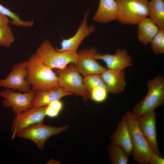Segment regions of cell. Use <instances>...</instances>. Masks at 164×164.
<instances>
[{
	"instance_id": "obj_8",
	"label": "cell",
	"mask_w": 164,
	"mask_h": 164,
	"mask_svg": "<svg viewBox=\"0 0 164 164\" xmlns=\"http://www.w3.org/2000/svg\"><path fill=\"white\" fill-rule=\"evenodd\" d=\"M27 63L26 60L14 65L6 78L0 79V87L24 93L32 91L31 86L27 80Z\"/></svg>"
},
{
	"instance_id": "obj_2",
	"label": "cell",
	"mask_w": 164,
	"mask_h": 164,
	"mask_svg": "<svg viewBox=\"0 0 164 164\" xmlns=\"http://www.w3.org/2000/svg\"><path fill=\"white\" fill-rule=\"evenodd\" d=\"M147 94L141 101L135 104L132 112L138 119L142 115L162 105L164 103V78L158 75L149 80L147 83Z\"/></svg>"
},
{
	"instance_id": "obj_9",
	"label": "cell",
	"mask_w": 164,
	"mask_h": 164,
	"mask_svg": "<svg viewBox=\"0 0 164 164\" xmlns=\"http://www.w3.org/2000/svg\"><path fill=\"white\" fill-rule=\"evenodd\" d=\"M35 94L32 91L22 93L15 92L11 89H6L0 91V96L4 99L2 102L5 108H12L16 115L24 111L31 108Z\"/></svg>"
},
{
	"instance_id": "obj_18",
	"label": "cell",
	"mask_w": 164,
	"mask_h": 164,
	"mask_svg": "<svg viewBox=\"0 0 164 164\" xmlns=\"http://www.w3.org/2000/svg\"><path fill=\"white\" fill-rule=\"evenodd\" d=\"M118 12V5L115 0H100L93 19L101 23L109 22L117 20Z\"/></svg>"
},
{
	"instance_id": "obj_16",
	"label": "cell",
	"mask_w": 164,
	"mask_h": 164,
	"mask_svg": "<svg viewBox=\"0 0 164 164\" xmlns=\"http://www.w3.org/2000/svg\"><path fill=\"white\" fill-rule=\"evenodd\" d=\"M108 92L117 94L123 92L126 83L125 72L123 70L107 69L101 74Z\"/></svg>"
},
{
	"instance_id": "obj_11",
	"label": "cell",
	"mask_w": 164,
	"mask_h": 164,
	"mask_svg": "<svg viewBox=\"0 0 164 164\" xmlns=\"http://www.w3.org/2000/svg\"><path fill=\"white\" fill-rule=\"evenodd\" d=\"M46 106L31 108L16 115L11 125L13 139L17 134L22 129L34 124L43 122L46 115Z\"/></svg>"
},
{
	"instance_id": "obj_14",
	"label": "cell",
	"mask_w": 164,
	"mask_h": 164,
	"mask_svg": "<svg viewBox=\"0 0 164 164\" xmlns=\"http://www.w3.org/2000/svg\"><path fill=\"white\" fill-rule=\"evenodd\" d=\"M96 57L97 60L103 61L108 69L123 70L132 64L131 57L127 51L124 49H118L113 54H101L97 53Z\"/></svg>"
},
{
	"instance_id": "obj_29",
	"label": "cell",
	"mask_w": 164,
	"mask_h": 164,
	"mask_svg": "<svg viewBox=\"0 0 164 164\" xmlns=\"http://www.w3.org/2000/svg\"><path fill=\"white\" fill-rule=\"evenodd\" d=\"M8 17L0 12V26L9 25Z\"/></svg>"
},
{
	"instance_id": "obj_17",
	"label": "cell",
	"mask_w": 164,
	"mask_h": 164,
	"mask_svg": "<svg viewBox=\"0 0 164 164\" xmlns=\"http://www.w3.org/2000/svg\"><path fill=\"white\" fill-rule=\"evenodd\" d=\"M72 94L60 87L46 91H35L31 108L46 106L53 101Z\"/></svg>"
},
{
	"instance_id": "obj_15",
	"label": "cell",
	"mask_w": 164,
	"mask_h": 164,
	"mask_svg": "<svg viewBox=\"0 0 164 164\" xmlns=\"http://www.w3.org/2000/svg\"><path fill=\"white\" fill-rule=\"evenodd\" d=\"M112 144L121 148L129 155L132 152V146L128 123L125 115H122L116 130L110 136Z\"/></svg>"
},
{
	"instance_id": "obj_19",
	"label": "cell",
	"mask_w": 164,
	"mask_h": 164,
	"mask_svg": "<svg viewBox=\"0 0 164 164\" xmlns=\"http://www.w3.org/2000/svg\"><path fill=\"white\" fill-rule=\"evenodd\" d=\"M137 25L138 39L143 45L146 46L150 43L159 29L148 17Z\"/></svg>"
},
{
	"instance_id": "obj_12",
	"label": "cell",
	"mask_w": 164,
	"mask_h": 164,
	"mask_svg": "<svg viewBox=\"0 0 164 164\" xmlns=\"http://www.w3.org/2000/svg\"><path fill=\"white\" fill-rule=\"evenodd\" d=\"M156 115L155 110L147 112L138 119V124L153 152L162 156L157 140Z\"/></svg>"
},
{
	"instance_id": "obj_10",
	"label": "cell",
	"mask_w": 164,
	"mask_h": 164,
	"mask_svg": "<svg viewBox=\"0 0 164 164\" xmlns=\"http://www.w3.org/2000/svg\"><path fill=\"white\" fill-rule=\"evenodd\" d=\"M94 47L84 49L77 53L75 66L84 77L95 74H101L107 68L100 64L96 55L97 53Z\"/></svg>"
},
{
	"instance_id": "obj_1",
	"label": "cell",
	"mask_w": 164,
	"mask_h": 164,
	"mask_svg": "<svg viewBox=\"0 0 164 164\" xmlns=\"http://www.w3.org/2000/svg\"><path fill=\"white\" fill-rule=\"evenodd\" d=\"M27 80L32 90L45 91L59 87L58 77L52 69L45 64L35 53L27 60Z\"/></svg>"
},
{
	"instance_id": "obj_7",
	"label": "cell",
	"mask_w": 164,
	"mask_h": 164,
	"mask_svg": "<svg viewBox=\"0 0 164 164\" xmlns=\"http://www.w3.org/2000/svg\"><path fill=\"white\" fill-rule=\"evenodd\" d=\"M69 127V125L53 127L45 125L43 122L38 123L22 129L16 136L32 141L39 150H42L44 148L46 141L49 138L65 131Z\"/></svg>"
},
{
	"instance_id": "obj_22",
	"label": "cell",
	"mask_w": 164,
	"mask_h": 164,
	"mask_svg": "<svg viewBox=\"0 0 164 164\" xmlns=\"http://www.w3.org/2000/svg\"><path fill=\"white\" fill-rule=\"evenodd\" d=\"M0 12L4 15L11 18L12 20L10 22L12 24L23 27H30L34 25L32 21H24L20 19L19 16L9 9L5 7L0 3Z\"/></svg>"
},
{
	"instance_id": "obj_25",
	"label": "cell",
	"mask_w": 164,
	"mask_h": 164,
	"mask_svg": "<svg viewBox=\"0 0 164 164\" xmlns=\"http://www.w3.org/2000/svg\"><path fill=\"white\" fill-rule=\"evenodd\" d=\"M151 48L155 54L164 53V29H159L150 43Z\"/></svg>"
},
{
	"instance_id": "obj_5",
	"label": "cell",
	"mask_w": 164,
	"mask_h": 164,
	"mask_svg": "<svg viewBox=\"0 0 164 164\" xmlns=\"http://www.w3.org/2000/svg\"><path fill=\"white\" fill-rule=\"evenodd\" d=\"M118 7L117 20L123 24H138L148 17V0H115Z\"/></svg>"
},
{
	"instance_id": "obj_13",
	"label": "cell",
	"mask_w": 164,
	"mask_h": 164,
	"mask_svg": "<svg viewBox=\"0 0 164 164\" xmlns=\"http://www.w3.org/2000/svg\"><path fill=\"white\" fill-rule=\"evenodd\" d=\"M88 11L85 13L81 24L75 34L67 39H63L60 43V48L56 50L61 52H77V50L83 40L95 29L93 26L87 24Z\"/></svg>"
},
{
	"instance_id": "obj_21",
	"label": "cell",
	"mask_w": 164,
	"mask_h": 164,
	"mask_svg": "<svg viewBox=\"0 0 164 164\" xmlns=\"http://www.w3.org/2000/svg\"><path fill=\"white\" fill-rule=\"evenodd\" d=\"M108 151L111 164H129V156L120 146L111 144Z\"/></svg>"
},
{
	"instance_id": "obj_4",
	"label": "cell",
	"mask_w": 164,
	"mask_h": 164,
	"mask_svg": "<svg viewBox=\"0 0 164 164\" xmlns=\"http://www.w3.org/2000/svg\"><path fill=\"white\" fill-rule=\"evenodd\" d=\"M35 54L46 66L52 69H62L70 63L75 64L77 52L58 51L46 40L37 48Z\"/></svg>"
},
{
	"instance_id": "obj_28",
	"label": "cell",
	"mask_w": 164,
	"mask_h": 164,
	"mask_svg": "<svg viewBox=\"0 0 164 164\" xmlns=\"http://www.w3.org/2000/svg\"><path fill=\"white\" fill-rule=\"evenodd\" d=\"M149 163L150 164H164V158L162 156L160 155L153 152Z\"/></svg>"
},
{
	"instance_id": "obj_3",
	"label": "cell",
	"mask_w": 164,
	"mask_h": 164,
	"mask_svg": "<svg viewBox=\"0 0 164 164\" xmlns=\"http://www.w3.org/2000/svg\"><path fill=\"white\" fill-rule=\"evenodd\" d=\"M125 115L131 137L133 159L139 164H148L153 151L139 129L138 119L132 111H128Z\"/></svg>"
},
{
	"instance_id": "obj_27",
	"label": "cell",
	"mask_w": 164,
	"mask_h": 164,
	"mask_svg": "<svg viewBox=\"0 0 164 164\" xmlns=\"http://www.w3.org/2000/svg\"><path fill=\"white\" fill-rule=\"evenodd\" d=\"M108 91L105 88L97 87L92 89L89 92L90 97L94 102L101 103L107 98Z\"/></svg>"
},
{
	"instance_id": "obj_20",
	"label": "cell",
	"mask_w": 164,
	"mask_h": 164,
	"mask_svg": "<svg viewBox=\"0 0 164 164\" xmlns=\"http://www.w3.org/2000/svg\"><path fill=\"white\" fill-rule=\"evenodd\" d=\"M149 18L159 29H164V0H151L149 2Z\"/></svg>"
},
{
	"instance_id": "obj_23",
	"label": "cell",
	"mask_w": 164,
	"mask_h": 164,
	"mask_svg": "<svg viewBox=\"0 0 164 164\" xmlns=\"http://www.w3.org/2000/svg\"><path fill=\"white\" fill-rule=\"evenodd\" d=\"M83 83L86 90L89 93L93 88L100 87L106 89L101 74H95L84 77Z\"/></svg>"
},
{
	"instance_id": "obj_26",
	"label": "cell",
	"mask_w": 164,
	"mask_h": 164,
	"mask_svg": "<svg viewBox=\"0 0 164 164\" xmlns=\"http://www.w3.org/2000/svg\"><path fill=\"white\" fill-rule=\"evenodd\" d=\"M63 103L60 99L52 102L46 106V116L51 118L57 117L63 110Z\"/></svg>"
},
{
	"instance_id": "obj_24",
	"label": "cell",
	"mask_w": 164,
	"mask_h": 164,
	"mask_svg": "<svg viewBox=\"0 0 164 164\" xmlns=\"http://www.w3.org/2000/svg\"><path fill=\"white\" fill-rule=\"evenodd\" d=\"M15 40V37L9 25L0 26V46L9 48Z\"/></svg>"
},
{
	"instance_id": "obj_6",
	"label": "cell",
	"mask_w": 164,
	"mask_h": 164,
	"mask_svg": "<svg viewBox=\"0 0 164 164\" xmlns=\"http://www.w3.org/2000/svg\"><path fill=\"white\" fill-rule=\"evenodd\" d=\"M55 72L58 77L59 87L73 94L82 97L84 101L89 98V93L84 84L83 78L75 64L70 63L63 69L55 70Z\"/></svg>"
}]
</instances>
